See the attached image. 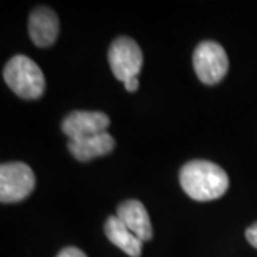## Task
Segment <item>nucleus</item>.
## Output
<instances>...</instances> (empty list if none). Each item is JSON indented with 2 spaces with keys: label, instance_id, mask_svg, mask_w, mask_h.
Listing matches in <instances>:
<instances>
[{
  "label": "nucleus",
  "instance_id": "obj_1",
  "mask_svg": "<svg viewBox=\"0 0 257 257\" xmlns=\"http://www.w3.org/2000/svg\"><path fill=\"white\" fill-rule=\"evenodd\" d=\"M180 186L184 193L197 202H210L221 197L229 189L227 173L216 163L192 160L180 169Z\"/></svg>",
  "mask_w": 257,
  "mask_h": 257
},
{
  "label": "nucleus",
  "instance_id": "obj_2",
  "mask_svg": "<svg viewBox=\"0 0 257 257\" xmlns=\"http://www.w3.org/2000/svg\"><path fill=\"white\" fill-rule=\"evenodd\" d=\"M3 79L22 99H39L45 90L43 72L25 55H18L10 59L5 66Z\"/></svg>",
  "mask_w": 257,
  "mask_h": 257
},
{
  "label": "nucleus",
  "instance_id": "obj_3",
  "mask_svg": "<svg viewBox=\"0 0 257 257\" xmlns=\"http://www.w3.org/2000/svg\"><path fill=\"white\" fill-rule=\"evenodd\" d=\"M193 67L200 82L213 86L227 73L229 59L219 43L206 40L196 47L193 53Z\"/></svg>",
  "mask_w": 257,
  "mask_h": 257
},
{
  "label": "nucleus",
  "instance_id": "obj_4",
  "mask_svg": "<svg viewBox=\"0 0 257 257\" xmlns=\"http://www.w3.org/2000/svg\"><path fill=\"white\" fill-rule=\"evenodd\" d=\"M36 179L33 170L22 162L5 163L0 167V200L18 203L33 192Z\"/></svg>",
  "mask_w": 257,
  "mask_h": 257
},
{
  "label": "nucleus",
  "instance_id": "obj_5",
  "mask_svg": "<svg viewBox=\"0 0 257 257\" xmlns=\"http://www.w3.org/2000/svg\"><path fill=\"white\" fill-rule=\"evenodd\" d=\"M107 59L113 74L121 82L138 77L143 66V53L130 37H117L109 47Z\"/></svg>",
  "mask_w": 257,
  "mask_h": 257
},
{
  "label": "nucleus",
  "instance_id": "obj_6",
  "mask_svg": "<svg viewBox=\"0 0 257 257\" xmlns=\"http://www.w3.org/2000/svg\"><path fill=\"white\" fill-rule=\"evenodd\" d=\"M110 119L103 111L76 110L67 114L62 121V130L70 140L89 138L106 132Z\"/></svg>",
  "mask_w": 257,
  "mask_h": 257
},
{
  "label": "nucleus",
  "instance_id": "obj_7",
  "mask_svg": "<svg viewBox=\"0 0 257 257\" xmlns=\"http://www.w3.org/2000/svg\"><path fill=\"white\" fill-rule=\"evenodd\" d=\"M29 35L37 47L52 46L59 36V19L52 9L39 6L30 13Z\"/></svg>",
  "mask_w": 257,
  "mask_h": 257
},
{
  "label": "nucleus",
  "instance_id": "obj_8",
  "mask_svg": "<svg viewBox=\"0 0 257 257\" xmlns=\"http://www.w3.org/2000/svg\"><path fill=\"white\" fill-rule=\"evenodd\" d=\"M116 216L142 241H147L153 237L152 221L143 203L135 199L120 203Z\"/></svg>",
  "mask_w": 257,
  "mask_h": 257
},
{
  "label": "nucleus",
  "instance_id": "obj_9",
  "mask_svg": "<svg viewBox=\"0 0 257 257\" xmlns=\"http://www.w3.org/2000/svg\"><path fill=\"white\" fill-rule=\"evenodd\" d=\"M114 147V139L109 135V132H103L94 136L69 140L67 149L74 159L79 162H89L96 157L109 155Z\"/></svg>",
  "mask_w": 257,
  "mask_h": 257
},
{
  "label": "nucleus",
  "instance_id": "obj_10",
  "mask_svg": "<svg viewBox=\"0 0 257 257\" xmlns=\"http://www.w3.org/2000/svg\"><path fill=\"white\" fill-rule=\"evenodd\" d=\"M106 237L110 240L114 246L123 250L130 257H139L142 254L143 241L138 239L130 230L120 221L117 216H110L104 224Z\"/></svg>",
  "mask_w": 257,
  "mask_h": 257
},
{
  "label": "nucleus",
  "instance_id": "obj_11",
  "mask_svg": "<svg viewBox=\"0 0 257 257\" xmlns=\"http://www.w3.org/2000/svg\"><path fill=\"white\" fill-rule=\"evenodd\" d=\"M56 257H87L80 248L77 247H66L63 248Z\"/></svg>",
  "mask_w": 257,
  "mask_h": 257
},
{
  "label": "nucleus",
  "instance_id": "obj_12",
  "mask_svg": "<svg viewBox=\"0 0 257 257\" xmlns=\"http://www.w3.org/2000/svg\"><path fill=\"white\" fill-rule=\"evenodd\" d=\"M246 239L253 247L257 248V221L246 230Z\"/></svg>",
  "mask_w": 257,
  "mask_h": 257
},
{
  "label": "nucleus",
  "instance_id": "obj_13",
  "mask_svg": "<svg viewBox=\"0 0 257 257\" xmlns=\"http://www.w3.org/2000/svg\"><path fill=\"white\" fill-rule=\"evenodd\" d=\"M124 87H126V90L127 92H136L139 89V79L138 77H133V79H130L127 82H124Z\"/></svg>",
  "mask_w": 257,
  "mask_h": 257
}]
</instances>
